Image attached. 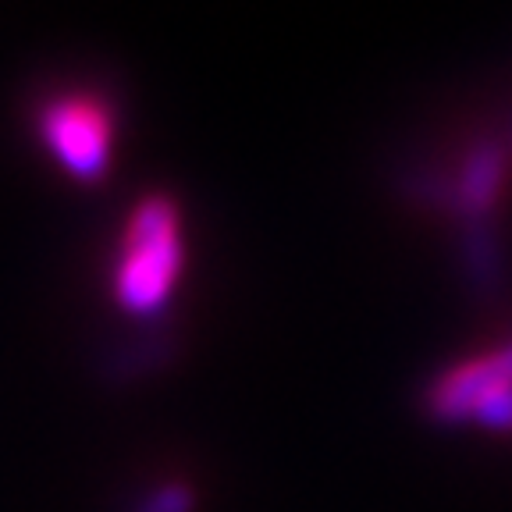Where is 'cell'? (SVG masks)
Wrapping results in <instances>:
<instances>
[{
	"label": "cell",
	"mask_w": 512,
	"mask_h": 512,
	"mask_svg": "<svg viewBox=\"0 0 512 512\" xmlns=\"http://www.w3.org/2000/svg\"><path fill=\"white\" fill-rule=\"evenodd\" d=\"M178 207L168 196H146L128 217L121 260L114 271V303L132 317H157L175 296L182 271Z\"/></svg>",
	"instance_id": "1"
},
{
	"label": "cell",
	"mask_w": 512,
	"mask_h": 512,
	"mask_svg": "<svg viewBox=\"0 0 512 512\" xmlns=\"http://www.w3.org/2000/svg\"><path fill=\"white\" fill-rule=\"evenodd\" d=\"M40 139L75 182L93 185L111 171L114 121L93 96H61L43 107Z\"/></svg>",
	"instance_id": "2"
},
{
	"label": "cell",
	"mask_w": 512,
	"mask_h": 512,
	"mask_svg": "<svg viewBox=\"0 0 512 512\" xmlns=\"http://www.w3.org/2000/svg\"><path fill=\"white\" fill-rule=\"evenodd\" d=\"M502 388H512V342H505L502 349L488 352V356H477V360L445 370L427 388L424 409L434 424L463 427L473 420L480 402Z\"/></svg>",
	"instance_id": "3"
},
{
	"label": "cell",
	"mask_w": 512,
	"mask_h": 512,
	"mask_svg": "<svg viewBox=\"0 0 512 512\" xmlns=\"http://www.w3.org/2000/svg\"><path fill=\"white\" fill-rule=\"evenodd\" d=\"M452 178H456V214L463 217V224L491 221V210L509 178V146L484 139L466 153Z\"/></svg>",
	"instance_id": "4"
},
{
	"label": "cell",
	"mask_w": 512,
	"mask_h": 512,
	"mask_svg": "<svg viewBox=\"0 0 512 512\" xmlns=\"http://www.w3.org/2000/svg\"><path fill=\"white\" fill-rule=\"evenodd\" d=\"M463 267L466 278L473 281V288L480 292H495L498 281H502V256H498V242L491 232V221H470L463 224Z\"/></svg>",
	"instance_id": "5"
},
{
	"label": "cell",
	"mask_w": 512,
	"mask_h": 512,
	"mask_svg": "<svg viewBox=\"0 0 512 512\" xmlns=\"http://www.w3.org/2000/svg\"><path fill=\"white\" fill-rule=\"evenodd\" d=\"M171 360H175V349H171L168 338H150V342H143V345H128V349L111 352L104 363V374H107V381L121 384L139 374H150V370L168 367Z\"/></svg>",
	"instance_id": "6"
},
{
	"label": "cell",
	"mask_w": 512,
	"mask_h": 512,
	"mask_svg": "<svg viewBox=\"0 0 512 512\" xmlns=\"http://www.w3.org/2000/svg\"><path fill=\"white\" fill-rule=\"evenodd\" d=\"M409 200L424 203V207L452 210L456 214V178L445 171H416L402 182Z\"/></svg>",
	"instance_id": "7"
},
{
	"label": "cell",
	"mask_w": 512,
	"mask_h": 512,
	"mask_svg": "<svg viewBox=\"0 0 512 512\" xmlns=\"http://www.w3.org/2000/svg\"><path fill=\"white\" fill-rule=\"evenodd\" d=\"M196 502L200 498L185 480H168V484L153 488L143 502H136L132 512H196Z\"/></svg>",
	"instance_id": "8"
},
{
	"label": "cell",
	"mask_w": 512,
	"mask_h": 512,
	"mask_svg": "<svg viewBox=\"0 0 512 512\" xmlns=\"http://www.w3.org/2000/svg\"><path fill=\"white\" fill-rule=\"evenodd\" d=\"M470 424L484 427V431H498V434H512V388L488 395L480 402V409L473 413Z\"/></svg>",
	"instance_id": "9"
},
{
	"label": "cell",
	"mask_w": 512,
	"mask_h": 512,
	"mask_svg": "<svg viewBox=\"0 0 512 512\" xmlns=\"http://www.w3.org/2000/svg\"><path fill=\"white\" fill-rule=\"evenodd\" d=\"M509 150H512V136H509Z\"/></svg>",
	"instance_id": "10"
}]
</instances>
